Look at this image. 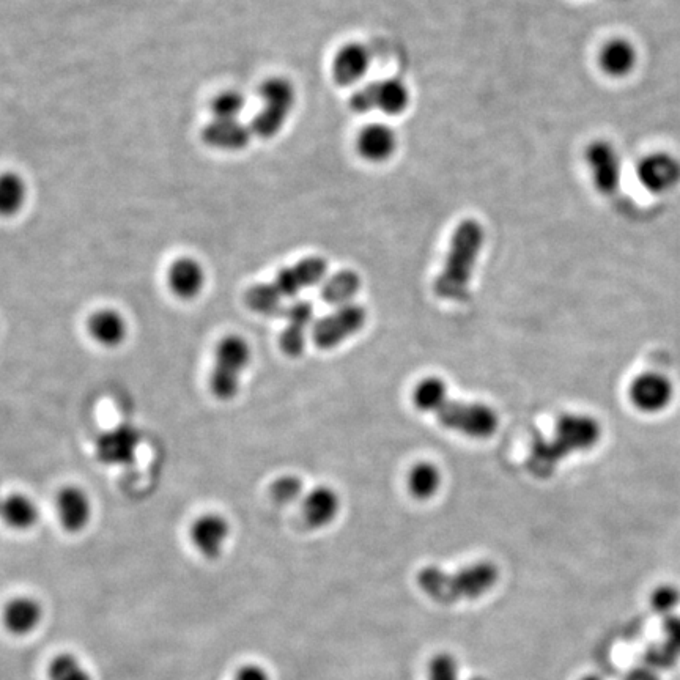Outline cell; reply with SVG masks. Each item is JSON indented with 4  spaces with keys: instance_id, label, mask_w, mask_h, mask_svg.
<instances>
[{
    "instance_id": "37",
    "label": "cell",
    "mask_w": 680,
    "mask_h": 680,
    "mask_svg": "<svg viewBox=\"0 0 680 680\" xmlns=\"http://www.w3.org/2000/svg\"><path fill=\"white\" fill-rule=\"evenodd\" d=\"M663 635H665V643L673 647L674 651L680 655V616L673 614L668 616L663 622Z\"/></svg>"
},
{
    "instance_id": "39",
    "label": "cell",
    "mask_w": 680,
    "mask_h": 680,
    "mask_svg": "<svg viewBox=\"0 0 680 680\" xmlns=\"http://www.w3.org/2000/svg\"><path fill=\"white\" fill-rule=\"evenodd\" d=\"M624 680H660L658 679L657 671L649 668V666H636V668L630 669Z\"/></svg>"
},
{
    "instance_id": "28",
    "label": "cell",
    "mask_w": 680,
    "mask_h": 680,
    "mask_svg": "<svg viewBox=\"0 0 680 680\" xmlns=\"http://www.w3.org/2000/svg\"><path fill=\"white\" fill-rule=\"evenodd\" d=\"M48 680H95L81 658L71 652L57 654L46 669Z\"/></svg>"
},
{
    "instance_id": "40",
    "label": "cell",
    "mask_w": 680,
    "mask_h": 680,
    "mask_svg": "<svg viewBox=\"0 0 680 680\" xmlns=\"http://www.w3.org/2000/svg\"><path fill=\"white\" fill-rule=\"evenodd\" d=\"M580 680H602V679H600L599 676H595V674H589V676L581 677Z\"/></svg>"
},
{
    "instance_id": "5",
    "label": "cell",
    "mask_w": 680,
    "mask_h": 680,
    "mask_svg": "<svg viewBox=\"0 0 680 680\" xmlns=\"http://www.w3.org/2000/svg\"><path fill=\"white\" fill-rule=\"evenodd\" d=\"M597 438V425L584 416H564L556 425L551 440H536L528 457V470L536 477H547L555 471L559 460L573 451L588 449Z\"/></svg>"
},
{
    "instance_id": "10",
    "label": "cell",
    "mask_w": 680,
    "mask_h": 680,
    "mask_svg": "<svg viewBox=\"0 0 680 680\" xmlns=\"http://www.w3.org/2000/svg\"><path fill=\"white\" fill-rule=\"evenodd\" d=\"M56 514L63 531L79 534L92 522L93 504L89 493L78 485H65L56 496Z\"/></svg>"
},
{
    "instance_id": "13",
    "label": "cell",
    "mask_w": 680,
    "mask_h": 680,
    "mask_svg": "<svg viewBox=\"0 0 680 680\" xmlns=\"http://www.w3.org/2000/svg\"><path fill=\"white\" fill-rule=\"evenodd\" d=\"M207 273L194 257H180L167 270V285L178 300L191 301L204 292Z\"/></svg>"
},
{
    "instance_id": "22",
    "label": "cell",
    "mask_w": 680,
    "mask_h": 680,
    "mask_svg": "<svg viewBox=\"0 0 680 680\" xmlns=\"http://www.w3.org/2000/svg\"><path fill=\"white\" fill-rule=\"evenodd\" d=\"M600 67L613 78H624L636 65L635 46L627 40H611L603 46Z\"/></svg>"
},
{
    "instance_id": "7",
    "label": "cell",
    "mask_w": 680,
    "mask_h": 680,
    "mask_svg": "<svg viewBox=\"0 0 680 680\" xmlns=\"http://www.w3.org/2000/svg\"><path fill=\"white\" fill-rule=\"evenodd\" d=\"M367 312L358 304H344L333 314L320 318L312 328V340L318 348L331 350L344 344L348 337L355 336L366 325Z\"/></svg>"
},
{
    "instance_id": "32",
    "label": "cell",
    "mask_w": 680,
    "mask_h": 680,
    "mask_svg": "<svg viewBox=\"0 0 680 680\" xmlns=\"http://www.w3.org/2000/svg\"><path fill=\"white\" fill-rule=\"evenodd\" d=\"M303 488L304 485L300 477L282 476L271 485L270 495L274 503L287 506V504H292L293 501L300 498Z\"/></svg>"
},
{
    "instance_id": "26",
    "label": "cell",
    "mask_w": 680,
    "mask_h": 680,
    "mask_svg": "<svg viewBox=\"0 0 680 680\" xmlns=\"http://www.w3.org/2000/svg\"><path fill=\"white\" fill-rule=\"evenodd\" d=\"M27 200V185L16 172L0 174V216L12 218L23 210Z\"/></svg>"
},
{
    "instance_id": "34",
    "label": "cell",
    "mask_w": 680,
    "mask_h": 680,
    "mask_svg": "<svg viewBox=\"0 0 680 680\" xmlns=\"http://www.w3.org/2000/svg\"><path fill=\"white\" fill-rule=\"evenodd\" d=\"M427 680H460L459 663L449 654L433 657L427 669Z\"/></svg>"
},
{
    "instance_id": "29",
    "label": "cell",
    "mask_w": 680,
    "mask_h": 680,
    "mask_svg": "<svg viewBox=\"0 0 680 680\" xmlns=\"http://www.w3.org/2000/svg\"><path fill=\"white\" fill-rule=\"evenodd\" d=\"M246 108V98L238 90H224L211 100L210 109L218 120H238Z\"/></svg>"
},
{
    "instance_id": "41",
    "label": "cell",
    "mask_w": 680,
    "mask_h": 680,
    "mask_svg": "<svg viewBox=\"0 0 680 680\" xmlns=\"http://www.w3.org/2000/svg\"><path fill=\"white\" fill-rule=\"evenodd\" d=\"M2 501H4V496H0V509H2Z\"/></svg>"
},
{
    "instance_id": "31",
    "label": "cell",
    "mask_w": 680,
    "mask_h": 680,
    "mask_svg": "<svg viewBox=\"0 0 680 680\" xmlns=\"http://www.w3.org/2000/svg\"><path fill=\"white\" fill-rule=\"evenodd\" d=\"M668 391L666 383L658 377H644L635 388L636 402L644 408H658L663 405Z\"/></svg>"
},
{
    "instance_id": "20",
    "label": "cell",
    "mask_w": 680,
    "mask_h": 680,
    "mask_svg": "<svg viewBox=\"0 0 680 680\" xmlns=\"http://www.w3.org/2000/svg\"><path fill=\"white\" fill-rule=\"evenodd\" d=\"M339 496L333 488L317 487L304 498L303 517L311 528H323L333 523L339 512Z\"/></svg>"
},
{
    "instance_id": "4",
    "label": "cell",
    "mask_w": 680,
    "mask_h": 680,
    "mask_svg": "<svg viewBox=\"0 0 680 680\" xmlns=\"http://www.w3.org/2000/svg\"><path fill=\"white\" fill-rule=\"evenodd\" d=\"M328 271L322 257H306L292 267L279 271L271 284L255 285L246 293V303L252 311L273 315L279 311L285 298H295L304 289L320 284Z\"/></svg>"
},
{
    "instance_id": "30",
    "label": "cell",
    "mask_w": 680,
    "mask_h": 680,
    "mask_svg": "<svg viewBox=\"0 0 680 680\" xmlns=\"http://www.w3.org/2000/svg\"><path fill=\"white\" fill-rule=\"evenodd\" d=\"M287 119H289V115L262 106V109L252 119L249 128L255 136L271 139V137L278 136L281 133Z\"/></svg>"
},
{
    "instance_id": "21",
    "label": "cell",
    "mask_w": 680,
    "mask_h": 680,
    "mask_svg": "<svg viewBox=\"0 0 680 680\" xmlns=\"http://www.w3.org/2000/svg\"><path fill=\"white\" fill-rule=\"evenodd\" d=\"M139 446V433L133 427H120L98 441V455L108 463L130 462Z\"/></svg>"
},
{
    "instance_id": "42",
    "label": "cell",
    "mask_w": 680,
    "mask_h": 680,
    "mask_svg": "<svg viewBox=\"0 0 680 680\" xmlns=\"http://www.w3.org/2000/svg\"><path fill=\"white\" fill-rule=\"evenodd\" d=\"M470 680H487V679H482V677H473V679Z\"/></svg>"
},
{
    "instance_id": "27",
    "label": "cell",
    "mask_w": 680,
    "mask_h": 680,
    "mask_svg": "<svg viewBox=\"0 0 680 680\" xmlns=\"http://www.w3.org/2000/svg\"><path fill=\"white\" fill-rule=\"evenodd\" d=\"M441 485V473L437 466L421 462L411 468L408 474V488L416 499H430L437 495Z\"/></svg>"
},
{
    "instance_id": "33",
    "label": "cell",
    "mask_w": 680,
    "mask_h": 680,
    "mask_svg": "<svg viewBox=\"0 0 680 680\" xmlns=\"http://www.w3.org/2000/svg\"><path fill=\"white\" fill-rule=\"evenodd\" d=\"M680 655L674 651L673 647L668 646L665 641L662 643L652 644L644 655L646 663L644 665L654 669V671H666V669L673 668L679 660Z\"/></svg>"
},
{
    "instance_id": "12",
    "label": "cell",
    "mask_w": 680,
    "mask_h": 680,
    "mask_svg": "<svg viewBox=\"0 0 680 680\" xmlns=\"http://www.w3.org/2000/svg\"><path fill=\"white\" fill-rule=\"evenodd\" d=\"M636 177L649 193H668L680 183V163L668 153H652L638 163Z\"/></svg>"
},
{
    "instance_id": "14",
    "label": "cell",
    "mask_w": 680,
    "mask_h": 680,
    "mask_svg": "<svg viewBox=\"0 0 680 680\" xmlns=\"http://www.w3.org/2000/svg\"><path fill=\"white\" fill-rule=\"evenodd\" d=\"M87 333L95 344L103 348H117L128 339L130 325L122 312L112 307H103L90 315L87 320Z\"/></svg>"
},
{
    "instance_id": "2",
    "label": "cell",
    "mask_w": 680,
    "mask_h": 680,
    "mask_svg": "<svg viewBox=\"0 0 680 680\" xmlns=\"http://www.w3.org/2000/svg\"><path fill=\"white\" fill-rule=\"evenodd\" d=\"M484 240V227L476 219H465L455 227L443 271L435 281V293L440 298L449 301L466 300Z\"/></svg>"
},
{
    "instance_id": "3",
    "label": "cell",
    "mask_w": 680,
    "mask_h": 680,
    "mask_svg": "<svg viewBox=\"0 0 680 680\" xmlns=\"http://www.w3.org/2000/svg\"><path fill=\"white\" fill-rule=\"evenodd\" d=\"M499 570L492 562H474L459 572L448 573L429 566L418 573V586L435 602L455 603L460 600L481 599L495 588Z\"/></svg>"
},
{
    "instance_id": "1",
    "label": "cell",
    "mask_w": 680,
    "mask_h": 680,
    "mask_svg": "<svg viewBox=\"0 0 680 680\" xmlns=\"http://www.w3.org/2000/svg\"><path fill=\"white\" fill-rule=\"evenodd\" d=\"M414 407L433 413L446 429L465 437L490 438L498 429V414L484 403L451 400L448 386L437 377L425 378L413 391Z\"/></svg>"
},
{
    "instance_id": "9",
    "label": "cell",
    "mask_w": 680,
    "mask_h": 680,
    "mask_svg": "<svg viewBox=\"0 0 680 680\" xmlns=\"http://www.w3.org/2000/svg\"><path fill=\"white\" fill-rule=\"evenodd\" d=\"M229 520L216 512H205L194 520L189 529V539L202 558L216 561L221 558L230 539Z\"/></svg>"
},
{
    "instance_id": "11",
    "label": "cell",
    "mask_w": 680,
    "mask_h": 680,
    "mask_svg": "<svg viewBox=\"0 0 680 680\" xmlns=\"http://www.w3.org/2000/svg\"><path fill=\"white\" fill-rule=\"evenodd\" d=\"M43 621L45 608L34 595H15L2 608V625L16 638L37 632Z\"/></svg>"
},
{
    "instance_id": "6",
    "label": "cell",
    "mask_w": 680,
    "mask_h": 680,
    "mask_svg": "<svg viewBox=\"0 0 680 680\" xmlns=\"http://www.w3.org/2000/svg\"><path fill=\"white\" fill-rule=\"evenodd\" d=\"M251 363V347L238 334L222 337L215 348V364L208 386L216 399L232 400L240 391L241 375Z\"/></svg>"
},
{
    "instance_id": "24",
    "label": "cell",
    "mask_w": 680,
    "mask_h": 680,
    "mask_svg": "<svg viewBox=\"0 0 680 680\" xmlns=\"http://www.w3.org/2000/svg\"><path fill=\"white\" fill-rule=\"evenodd\" d=\"M359 289H361L359 274L352 270H344L326 279L320 295L325 303L344 306L350 304V301L358 295Z\"/></svg>"
},
{
    "instance_id": "8",
    "label": "cell",
    "mask_w": 680,
    "mask_h": 680,
    "mask_svg": "<svg viewBox=\"0 0 680 680\" xmlns=\"http://www.w3.org/2000/svg\"><path fill=\"white\" fill-rule=\"evenodd\" d=\"M586 164L591 172L592 182L599 193L610 196L616 193L622 182L621 155L613 144L607 141H595L586 148Z\"/></svg>"
},
{
    "instance_id": "23",
    "label": "cell",
    "mask_w": 680,
    "mask_h": 680,
    "mask_svg": "<svg viewBox=\"0 0 680 680\" xmlns=\"http://www.w3.org/2000/svg\"><path fill=\"white\" fill-rule=\"evenodd\" d=\"M259 95L263 108L282 112V114L289 115V117L292 114L293 108H295V85L289 79L279 78V76L265 79L262 85H260Z\"/></svg>"
},
{
    "instance_id": "38",
    "label": "cell",
    "mask_w": 680,
    "mask_h": 680,
    "mask_svg": "<svg viewBox=\"0 0 680 680\" xmlns=\"http://www.w3.org/2000/svg\"><path fill=\"white\" fill-rule=\"evenodd\" d=\"M232 680H271V676L263 666L248 663L235 671Z\"/></svg>"
},
{
    "instance_id": "36",
    "label": "cell",
    "mask_w": 680,
    "mask_h": 680,
    "mask_svg": "<svg viewBox=\"0 0 680 680\" xmlns=\"http://www.w3.org/2000/svg\"><path fill=\"white\" fill-rule=\"evenodd\" d=\"M350 108L356 114L363 115L377 109V82L359 87L350 97Z\"/></svg>"
},
{
    "instance_id": "15",
    "label": "cell",
    "mask_w": 680,
    "mask_h": 680,
    "mask_svg": "<svg viewBox=\"0 0 680 680\" xmlns=\"http://www.w3.org/2000/svg\"><path fill=\"white\" fill-rule=\"evenodd\" d=\"M397 145L396 131L386 123H369L356 137V150L369 163H385L394 156Z\"/></svg>"
},
{
    "instance_id": "17",
    "label": "cell",
    "mask_w": 680,
    "mask_h": 680,
    "mask_svg": "<svg viewBox=\"0 0 680 680\" xmlns=\"http://www.w3.org/2000/svg\"><path fill=\"white\" fill-rule=\"evenodd\" d=\"M312 315H314V307L309 301H295L292 306L287 307L285 311L287 325L281 334V348L282 352L290 358L303 355Z\"/></svg>"
},
{
    "instance_id": "19",
    "label": "cell",
    "mask_w": 680,
    "mask_h": 680,
    "mask_svg": "<svg viewBox=\"0 0 680 680\" xmlns=\"http://www.w3.org/2000/svg\"><path fill=\"white\" fill-rule=\"evenodd\" d=\"M0 520L12 531L24 533L37 525L40 520V509L30 496L24 493H12V495L4 496Z\"/></svg>"
},
{
    "instance_id": "18",
    "label": "cell",
    "mask_w": 680,
    "mask_h": 680,
    "mask_svg": "<svg viewBox=\"0 0 680 680\" xmlns=\"http://www.w3.org/2000/svg\"><path fill=\"white\" fill-rule=\"evenodd\" d=\"M252 131L238 120H218L208 123L202 131L205 144L226 152H238L251 141Z\"/></svg>"
},
{
    "instance_id": "16",
    "label": "cell",
    "mask_w": 680,
    "mask_h": 680,
    "mask_svg": "<svg viewBox=\"0 0 680 680\" xmlns=\"http://www.w3.org/2000/svg\"><path fill=\"white\" fill-rule=\"evenodd\" d=\"M372 56L361 43H347L336 52L333 59V78L342 87H352L363 81L369 71Z\"/></svg>"
},
{
    "instance_id": "35",
    "label": "cell",
    "mask_w": 680,
    "mask_h": 680,
    "mask_svg": "<svg viewBox=\"0 0 680 680\" xmlns=\"http://www.w3.org/2000/svg\"><path fill=\"white\" fill-rule=\"evenodd\" d=\"M680 594L673 586H660L651 595V607L655 613L663 618L673 616L676 608L679 607Z\"/></svg>"
},
{
    "instance_id": "25",
    "label": "cell",
    "mask_w": 680,
    "mask_h": 680,
    "mask_svg": "<svg viewBox=\"0 0 680 680\" xmlns=\"http://www.w3.org/2000/svg\"><path fill=\"white\" fill-rule=\"evenodd\" d=\"M410 101V90L400 79L377 82V109L383 114L397 117L407 111Z\"/></svg>"
}]
</instances>
